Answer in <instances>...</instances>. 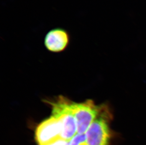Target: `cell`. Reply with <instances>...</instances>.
I'll use <instances>...</instances> for the list:
<instances>
[{"label": "cell", "instance_id": "6", "mask_svg": "<svg viewBox=\"0 0 146 145\" xmlns=\"http://www.w3.org/2000/svg\"><path fill=\"white\" fill-rule=\"evenodd\" d=\"M70 145H88L85 134H77L70 141Z\"/></svg>", "mask_w": 146, "mask_h": 145}, {"label": "cell", "instance_id": "3", "mask_svg": "<svg viewBox=\"0 0 146 145\" xmlns=\"http://www.w3.org/2000/svg\"><path fill=\"white\" fill-rule=\"evenodd\" d=\"M86 136L88 145H109L110 132L106 113L102 111L90 125Z\"/></svg>", "mask_w": 146, "mask_h": 145}, {"label": "cell", "instance_id": "7", "mask_svg": "<svg viewBox=\"0 0 146 145\" xmlns=\"http://www.w3.org/2000/svg\"><path fill=\"white\" fill-rule=\"evenodd\" d=\"M47 145H70V141L60 138Z\"/></svg>", "mask_w": 146, "mask_h": 145}, {"label": "cell", "instance_id": "4", "mask_svg": "<svg viewBox=\"0 0 146 145\" xmlns=\"http://www.w3.org/2000/svg\"><path fill=\"white\" fill-rule=\"evenodd\" d=\"M62 126L59 121L53 116L40 123L36 131L39 145H47L61 138Z\"/></svg>", "mask_w": 146, "mask_h": 145}, {"label": "cell", "instance_id": "2", "mask_svg": "<svg viewBox=\"0 0 146 145\" xmlns=\"http://www.w3.org/2000/svg\"><path fill=\"white\" fill-rule=\"evenodd\" d=\"M75 117L77 126L78 134H85L91 123L102 111L103 107L96 105L93 101L87 100L82 103H72Z\"/></svg>", "mask_w": 146, "mask_h": 145}, {"label": "cell", "instance_id": "1", "mask_svg": "<svg viewBox=\"0 0 146 145\" xmlns=\"http://www.w3.org/2000/svg\"><path fill=\"white\" fill-rule=\"evenodd\" d=\"M52 105V116L58 119L61 124V138L70 141L77 132L72 103L64 98L60 97L56 102L53 103Z\"/></svg>", "mask_w": 146, "mask_h": 145}, {"label": "cell", "instance_id": "5", "mask_svg": "<svg viewBox=\"0 0 146 145\" xmlns=\"http://www.w3.org/2000/svg\"><path fill=\"white\" fill-rule=\"evenodd\" d=\"M70 41V34L66 29L56 28L49 31L44 38L45 46L52 52H60L67 47Z\"/></svg>", "mask_w": 146, "mask_h": 145}]
</instances>
